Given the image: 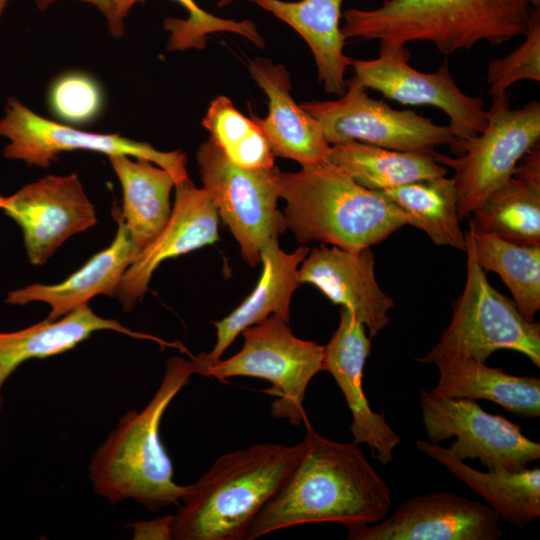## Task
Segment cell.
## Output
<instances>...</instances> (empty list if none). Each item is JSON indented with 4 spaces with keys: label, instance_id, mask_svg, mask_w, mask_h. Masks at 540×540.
Returning <instances> with one entry per match:
<instances>
[{
    "label": "cell",
    "instance_id": "cell-1",
    "mask_svg": "<svg viewBox=\"0 0 540 540\" xmlns=\"http://www.w3.org/2000/svg\"><path fill=\"white\" fill-rule=\"evenodd\" d=\"M305 450L281 489L253 520L246 540L307 523L346 528L383 520L392 492L359 444L326 438L306 425Z\"/></svg>",
    "mask_w": 540,
    "mask_h": 540
},
{
    "label": "cell",
    "instance_id": "cell-2",
    "mask_svg": "<svg viewBox=\"0 0 540 540\" xmlns=\"http://www.w3.org/2000/svg\"><path fill=\"white\" fill-rule=\"evenodd\" d=\"M305 450L295 445L257 443L218 457L186 486L173 515L172 539L246 540L265 504L285 484Z\"/></svg>",
    "mask_w": 540,
    "mask_h": 540
},
{
    "label": "cell",
    "instance_id": "cell-3",
    "mask_svg": "<svg viewBox=\"0 0 540 540\" xmlns=\"http://www.w3.org/2000/svg\"><path fill=\"white\" fill-rule=\"evenodd\" d=\"M193 374L192 360L170 357L148 404L119 418L88 467L92 487L99 496L111 504L133 499L152 513L179 505L186 486L174 481L173 464L160 438V423Z\"/></svg>",
    "mask_w": 540,
    "mask_h": 540
},
{
    "label": "cell",
    "instance_id": "cell-4",
    "mask_svg": "<svg viewBox=\"0 0 540 540\" xmlns=\"http://www.w3.org/2000/svg\"><path fill=\"white\" fill-rule=\"evenodd\" d=\"M533 8L531 0H384L374 9H347L341 31L398 46L431 42L450 55L481 41L500 45L524 36Z\"/></svg>",
    "mask_w": 540,
    "mask_h": 540
},
{
    "label": "cell",
    "instance_id": "cell-5",
    "mask_svg": "<svg viewBox=\"0 0 540 540\" xmlns=\"http://www.w3.org/2000/svg\"><path fill=\"white\" fill-rule=\"evenodd\" d=\"M276 178L285 227L300 243L320 241L355 251L383 242L407 224L381 191L361 186L328 161L297 172L277 170Z\"/></svg>",
    "mask_w": 540,
    "mask_h": 540
},
{
    "label": "cell",
    "instance_id": "cell-6",
    "mask_svg": "<svg viewBox=\"0 0 540 540\" xmlns=\"http://www.w3.org/2000/svg\"><path fill=\"white\" fill-rule=\"evenodd\" d=\"M540 142V102L512 109L507 93L492 97L487 125L467 139L454 138L449 146L456 157L435 151L434 159L454 172L460 219L469 217L489 195L502 186L514 168Z\"/></svg>",
    "mask_w": 540,
    "mask_h": 540
},
{
    "label": "cell",
    "instance_id": "cell-7",
    "mask_svg": "<svg viewBox=\"0 0 540 540\" xmlns=\"http://www.w3.org/2000/svg\"><path fill=\"white\" fill-rule=\"evenodd\" d=\"M243 346L230 358L199 367L195 374L225 381L246 376L268 381L275 396L271 414L298 426L308 423L304 399L308 385L324 367V346L296 337L276 315L242 331Z\"/></svg>",
    "mask_w": 540,
    "mask_h": 540
},
{
    "label": "cell",
    "instance_id": "cell-8",
    "mask_svg": "<svg viewBox=\"0 0 540 540\" xmlns=\"http://www.w3.org/2000/svg\"><path fill=\"white\" fill-rule=\"evenodd\" d=\"M465 252L466 282L453 303L451 321L437 344L416 360L431 364L438 355L455 352L486 362L494 352L507 349L540 367V324L527 321L514 301L490 285L467 239Z\"/></svg>",
    "mask_w": 540,
    "mask_h": 540
},
{
    "label": "cell",
    "instance_id": "cell-9",
    "mask_svg": "<svg viewBox=\"0 0 540 540\" xmlns=\"http://www.w3.org/2000/svg\"><path fill=\"white\" fill-rule=\"evenodd\" d=\"M203 188L238 242L243 259L260 262L261 249L286 229L277 209V168H245L231 162L210 137L197 150Z\"/></svg>",
    "mask_w": 540,
    "mask_h": 540
},
{
    "label": "cell",
    "instance_id": "cell-10",
    "mask_svg": "<svg viewBox=\"0 0 540 540\" xmlns=\"http://www.w3.org/2000/svg\"><path fill=\"white\" fill-rule=\"evenodd\" d=\"M331 101H306L301 107L322 127L330 145L358 141L387 149L434 154L449 144V126L438 125L413 110H396L372 98L355 77L346 80V91Z\"/></svg>",
    "mask_w": 540,
    "mask_h": 540
},
{
    "label": "cell",
    "instance_id": "cell-11",
    "mask_svg": "<svg viewBox=\"0 0 540 540\" xmlns=\"http://www.w3.org/2000/svg\"><path fill=\"white\" fill-rule=\"evenodd\" d=\"M421 418L430 442L455 437L449 451L458 459H477L489 471L519 470L540 458V444L501 415L490 414L471 399L420 392Z\"/></svg>",
    "mask_w": 540,
    "mask_h": 540
},
{
    "label": "cell",
    "instance_id": "cell-12",
    "mask_svg": "<svg viewBox=\"0 0 540 540\" xmlns=\"http://www.w3.org/2000/svg\"><path fill=\"white\" fill-rule=\"evenodd\" d=\"M5 111L0 120V136L9 140L3 149L5 158L47 168L62 152L87 150L108 157L126 155L146 159L167 170L176 184L190 180L186 155L179 150L163 152L119 134L92 133L64 126L34 113L14 97L8 99Z\"/></svg>",
    "mask_w": 540,
    "mask_h": 540
},
{
    "label": "cell",
    "instance_id": "cell-13",
    "mask_svg": "<svg viewBox=\"0 0 540 540\" xmlns=\"http://www.w3.org/2000/svg\"><path fill=\"white\" fill-rule=\"evenodd\" d=\"M405 46L380 42L379 56L371 60L352 59L355 79L366 89L404 105H429L449 118L454 138L476 136L487 125V110L481 97L469 96L454 81L449 67L433 73L420 72L408 64Z\"/></svg>",
    "mask_w": 540,
    "mask_h": 540
},
{
    "label": "cell",
    "instance_id": "cell-14",
    "mask_svg": "<svg viewBox=\"0 0 540 540\" xmlns=\"http://www.w3.org/2000/svg\"><path fill=\"white\" fill-rule=\"evenodd\" d=\"M21 228L29 262L44 265L71 236L97 223L76 173L49 175L5 198L2 209Z\"/></svg>",
    "mask_w": 540,
    "mask_h": 540
},
{
    "label": "cell",
    "instance_id": "cell-15",
    "mask_svg": "<svg viewBox=\"0 0 540 540\" xmlns=\"http://www.w3.org/2000/svg\"><path fill=\"white\" fill-rule=\"evenodd\" d=\"M499 522L487 504L439 491L408 499L377 523L347 528V539L498 540Z\"/></svg>",
    "mask_w": 540,
    "mask_h": 540
},
{
    "label": "cell",
    "instance_id": "cell-16",
    "mask_svg": "<svg viewBox=\"0 0 540 540\" xmlns=\"http://www.w3.org/2000/svg\"><path fill=\"white\" fill-rule=\"evenodd\" d=\"M371 353V338L361 321L342 307L340 321L324 346V367L340 388L351 412L353 441L367 444L382 465L394 460L401 437L388 424L384 413L372 410L363 389V370Z\"/></svg>",
    "mask_w": 540,
    "mask_h": 540
},
{
    "label": "cell",
    "instance_id": "cell-17",
    "mask_svg": "<svg viewBox=\"0 0 540 540\" xmlns=\"http://www.w3.org/2000/svg\"><path fill=\"white\" fill-rule=\"evenodd\" d=\"M218 213L204 188L191 180L175 185L170 217L156 238L127 269L117 294L124 311H132L148 290L151 277L167 259L187 254L218 239Z\"/></svg>",
    "mask_w": 540,
    "mask_h": 540
},
{
    "label": "cell",
    "instance_id": "cell-18",
    "mask_svg": "<svg viewBox=\"0 0 540 540\" xmlns=\"http://www.w3.org/2000/svg\"><path fill=\"white\" fill-rule=\"evenodd\" d=\"M301 284L318 288L333 304L350 310L375 337L389 322L394 300L384 293L375 276L370 247L346 250L326 246L309 250L298 270Z\"/></svg>",
    "mask_w": 540,
    "mask_h": 540
},
{
    "label": "cell",
    "instance_id": "cell-19",
    "mask_svg": "<svg viewBox=\"0 0 540 540\" xmlns=\"http://www.w3.org/2000/svg\"><path fill=\"white\" fill-rule=\"evenodd\" d=\"M248 70L268 98L265 118H251L262 131L274 156L294 160L301 166L326 161L331 145L319 122L291 97L290 74L285 66L256 58Z\"/></svg>",
    "mask_w": 540,
    "mask_h": 540
},
{
    "label": "cell",
    "instance_id": "cell-20",
    "mask_svg": "<svg viewBox=\"0 0 540 540\" xmlns=\"http://www.w3.org/2000/svg\"><path fill=\"white\" fill-rule=\"evenodd\" d=\"M113 216L118 227L107 248L93 255L64 281L53 285L34 283L15 289L7 294L5 303L26 305L44 302L50 307L46 318L54 321L88 305L97 295L117 297L122 279L139 250L130 237L118 207H113Z\"/></svg>",
    "mask_w": 540,
    "mask_h": 540
},
{
    "label": "cell",
    "instance_id": "cell-21",
    "mask_svg": "<svg viewBox=\"0 0 540 540\" xmlns=\"http://www.w3.org/2000/svg\"><path fill=\"white\" fill-rule=\"evenodd\" d=\"M299 247L292 253L284 252L278 238L269 241L260 251L263 270L250 295L221 320L213 321L216 342L211 351L192 356L195 372L199 367L219 359L246 328L257 324L271 315L289 322L290 303L294 291L301 285L299 266L309 252Z\"/></svg>",
    "mask_w": 540,
    "mask_h": 540
},
{
    "label": "cell",
    "instance_id": "cell-22",
    "mask_svg": "<svg viewBox=\"0 0 540 540\" xmlns=\"http://www.w3.org/2000/svg\"><path fill=\"white\" fill-rule=\"evenodd\" d=\"M111 330L132 338L153 340L176 347L158 337L133 331L114 319L98 316L88 306H81L51 321L47 318L26 328L0 332V412L3 409V386L24 362L65 353L87 340L94 332Z\"/></svg>",
    "mask_w": 540,
    "mask_h": 540
},
{
    "label": "cell",
    "instance_id": "cell-23",
    "mask_svg": "<svg viewBox=\"0 0 540 540\" xmlns=\"http://www.w3.org/2000/svg\"><path fill=\"white\" fill-rule=\"evenodd\" d=\"M432 363L438 370L433 390L445 397L492 401L521 418L540 416L539 377L511 375L463 353H443Z\"/></svg>",
    "mask_w": 540,
    "mask_h": 540
},
{
    "label": "cell",
    "instance_id": "cell-24",
    "mask_svg": "<svg viewBox=\"0 0 540 540\" xmlns=\"http://www.w3.org/2000/svg\"><path fill=\"white\" fill-rule=\"evenodd\" d=\"M416 447L479 495L500 519L523 529L540 516L539 468L483 472L439 443L417 440Z\"/></svg>",
    "mask_w": 540,
    "mask_h": 540
},
{
    "label": "cell",
    "instance_id": "cell-25",
    "mask_svg": "<svg viewBox=\"0 0 540 540\" xmlns=\"http://www.w3.org/2000/svg\"><path fill=\"white\" fill-rule=\"evenodd\" d=\"M251 1L291 26L305 40L324 90L342 96L346 91L345 73L352 63V58L343 52L346 39L340 27L343 0Z\"/></svg>",
    "mask_w": 540,
    "mask_h": 540
},
{
    "label": "cell",
    "instance_id": "cell-26",
    "mask_svg": "<svg viewBox=\"0 0 540 540\" xmlns=\"http://www.w3.org/2000/svg\"><path fill=\"white\" fill-rule=\"evenodd\" d=\"M129 157L108 158L122 187L120 216L140 253L166 225L172 210L170 193L176 183L167 170L155 163Z\"/></svg>",
    "mask_w": 540,
    "mask_h": 540
},
{
    "label": "cell",
    "instance_id": "cell-27",
    "mask_svg": "<svg viewBox=\"0 0 540 540\" xmlns=\"http://www.w3.org/2000/svg\"><path fill=\"white\" fill-rule=\"evenodd\" d=\"M326 161L343 169L361 186L375 191L447 175V168L433 154L392 150L358 141L331 145Z\"/></svg>",
    "mask_w": 540,
    "mask_h": 540
},
{
    "label": "cell",
    "instance_id": "cell-28",
    "mask_svg": "<svg viewBox=\"0 0 540 540\" xmlns=\"http://www.w3.org/2000/svg\"><path fill=\"white\" fill-rule=\"evenodd\" d=\"M465 235L478 265L485 273H497L520 314L529 322L535 321L540 309V245L515 244L472 227Z\"/></svg>",
    "mask_w": 540,
    "mask_h": 540
},
{
    "label": "cell",
    "instance_id": "cell-29",
    "mask_svg": "<svg viewBox=\"0 0 540 540\" xmlns=\"http://www.w3.org/2000/svg\"><path fill=\"white\" fill-rule=\"evenodd\" d=\"M381 192L402 210L407 224L424 231L436 245L465 251L452 178H429Z\"/></svg>",
    "mask_w": 540,
    "mask_h": 540
},
{
    "label": "cell",
    "instance_id": "cell-30",
    "mask_svg": "<svg viewBox=\"0 0 540 540\" xmlns=\"http://www.w3.org/2000/svg\"><path fill=\"white\" fill-rule=\"evenodd\" d=\"M470 227L506 241L540 245V186L511 176L473 213Z\"/></svg>",
    "mask_w": 540,
    "mask_h": 540
},
{
    "label": "cell",
    "instance_id": "cell-31",
    "mask_svg": "<svg viewBox=\"0 0 540 540\" xmlns=\"http://www.w3.org/2000/svg\"><path fill=\"white\" fill-rule=\"evenodd\" d=\"M202 125L234 164L245 168L275 167V156L262 131L251 117L236 109L230 98L221 95L213 99Z\"/></svg>",
    "mask_w": 540,
    "mask_h": 540
},
{
    "label": "cell",
    "instance_id": "cell-32",
    "mask_svg": "<svg viewBox=\"0 0 540 540\" xmlns=\"http://www.w3.org/2000/svg\"><path fill=\"white\" fill-rule=\"evenodd\" d=\"M145 0H112L114 11V29L112 35L121 37L124 34V19L130 9L138 2ZM188 12L187 19L167 18L165 29L170 32L167 49L184 51L190 48L203 49L208 34L215 32H231L245 37L258 47H264V40L255 24L250 20L236 21L223 19L203 10L194 0H173Z\"/></svg>",
    "mask_w": 540,
    "mask_h": 540
},
{
    "label": "cell",
    "instance_id": "cell-33",
    "mask_svg": "<svg viewBox=\"0 0 540 540\" xmlns=\"http://www.w3.org/2000/svg\"><path fill=\"white\" fill-rule=\"evenodd\" d=\"M525 40L508 55L488 63L486 82L493 97L521 80L540 81V7L533 8Z\"/></svg>",
    "mask_w": 540,
    "mask_h": 540
},
{
    "label": "cell",
    "instance_id": "cell-34",
    "mask_svg": "<svg viewBox=\"0 0 540 540\" xmlns=\"http://www.w3.org/2000/svg\"><path fill=\"white\" fill-rule=\"evenodd\" d=\"M52 111L70 123H83L96 117L102 106V93L89 76L69 73L58 78L49 93Z\"/></svg>",
    "mask_w": 540,
    "mask_h": 540
},
{
    "label": "cell",
    "instance_id": "cell-35",
    "mask_svg": "<svg viewBox=\"0 0 540 540\" xmlns=\"http://www.w3.org/2000/svg\"><path fill=\"white\" fill-rule=\"evenodd\" d=\"M173 515H166L149 521H136L131 523L133 539H172Z\"/></svg>",
    "mask_w": 540,
    "mask_h": 540
},
{
    "label": "cell",
    "instance_id": "cell-36",
    "mask_svg": "<svg viewBox=\"0 0 540 540\" xmlns=\"http://www.w3.org/2000/svg\"><path fill=\"white\" fill-rule=\"evenodd\" d=\"M512 176L540 186V142L523 155L515 166Z\"/></svg>",
    "mask_w": 540,
    "mask_h": 540
},
{
    "label": "cell",
    "instance_id": "cell-37",
    "mask_svg": "<svg viewBox=\"0 0 540 540\" xmlns=\"http://www.w3.org/2000/svg\"><path fill=\"white\" fill-rule=\"evenodd\" d=\"M36 5L40 10L47 9L51 4L56 0H35ZM90 4L95 5L106 17L108 22V27L112 33L114 29V11L112 0H81Z\"/></svg>",
    "mask_w": 540,
    "mask_h": 540
},
{
    "label": "cell",
    "instance_id": "cell-38",
    "mask_svg": "<svg viewBox=\"0 0 540 540\" xmlns=\"http://www.w3.org/2000/svg\"><path fill=\"white\" fill-rule=\"evenodd\" d=\"M235 0H219L218 7H225L232 4Z\"/></svg>",
    "mask_w": 540,
    "mask_h": 540
},
{
    "label": "cell",
    "instance_id": "cell-39",
    "mask_svg": "<svg viewBox=\"0 0 540 540\" xmlns=\"http://www.w3.org/2000/svg\"><path fill=\"white\" fill-rule=\"evenodd\" d=\"M10 0H0V17Z\"/></svg>",
    "mask_w": 540,
    "mask_h": 540
},
{
    "label": "cell",
    "instance_id": "cell-40",
    "mask_svg": "<svg viewBox=\"0 0 540 540\" xmlns=\"http://www.w3.org/2000/svg\"><path fill=\"white\" fill-rule=\"evenodd\" d=\"M531 5L534 8H539L540 7V0H531Z\"/></svg>",
    "mask_w": 540,
    "mask_h": 540
},
{
    "label": "cell",
    "instance_id": "cell-41",
    "mask_svg": "<svg viewBox=\"0 0 540 540\" xmlns=\"http://www.w3.org/2000/svg\"><path fill=\"white\" fill-rule=\"evenodd\" d=\"M5 196H1L0 195V209H2L3 205H4V202H5Z\"/></svg>",
    "mask_w": 540,
    "mask_h": 540
}]
</instances>
